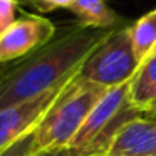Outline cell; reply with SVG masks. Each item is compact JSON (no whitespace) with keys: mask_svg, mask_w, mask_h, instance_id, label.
Masks as SVG:
<instances>
[{"mask_svg":"<svg viewBox=\"0 0 156 156\" xmlns=\"http://www.w3.org/2000/svg\"><path fill=\"white\" fill-rule=\"evenodd\" d=\"M156 101V52L151 54L131 79L129 102L139 112H148Z\"/></svg>","mask_w":156,"mask_h":156,"instance_id":"cell-7","label":"cell"},{"mask_svg":"<svg viewBox=\"0 0 156 156\" xmlns=\"http://www.w3.org/2000/svg\"><path fill=\"white\" fill-rule=\"evenodd\" d=\"M149 114H153V116H154V118H156V111H154V112H149Z\"/></svg>","mask_w":156,"mask_h":156,"instance_id":"cell-16","label":"cell"},{"mask_svg":"<svg viewBox=\"0 0 156 156\" xmlns=\"http://www.w3.org/2000/svg\"><path fill=\"white\" fill-rule=\"evenodd\" d=\"M67 82L55 86L35 98L0 108V153H4L37 128Z\"/></svg>","mask_w":156,"mask_h":156,"instance_id":"cell-4","label":"cell"},{"mask_svg":"<svg viewBox=\"0 0 156 156\" xmlns=\"http://www.w3.org/2000/svg\"><path fill=\"white\" fill-rule=\"evenodd\" d=\"M129 35L136 61L141 66L156 49V9L138 19L129 27Z\"/></svg>","mask_w":156,"mask_h":156,"instance_id":"cell-9","label":"cell"},{"mask_svg":"<svg viewBox=\"0 0 156 156\" xmlns=\"http://www.w3.org/2000/svg\"><path fill=\"white\" fill-rule=\"evenodd\" d=\"M154 52H156V49H154ZM154 52H153V54H154Z\"/></svg>","mask_w":156,"mask_h":156,"instance_id":"cell-17","label":"cell"},{"mask_svg":"<svg viewBox=\"0 0 156 156\" xmlns=\"http://www.w3.org/2000/svg\"><path fill=\"white\" fill-rule=\"evenodd\" d=\"M35 154L34 149V131L29 133L27 136H24L22 139H19L15 144H12L9 149H5L4 153H0V156H32Z\"/></svg>","mask_w":156,"mask_h":156,"instance_id":"cell-10","label":"cell"},{"mask_svg":"<svg viewBox=\"0 0 156 156\" xmlns=\"http://www.w3.org/2000/svg\"><path fill=\"white\" fill-rule=\"evenodd\" d=\"M19 2H20V0H19Z\"/></svg>","mask_w":156,"mask_h":156,"instance_id":"cell-18","label":"cell"},{"mask_svg":"<svg viewBox=\"0 0 156 156\" xmlns=\"http://www.w3.org/2000/svg\"><path fill=\"white\" fill-rule=\"evenodd\" d=\"M19 4V0H0V34L17 19Z\"/></svg>","mask_w":156,"mask_h":156,"instance_id":"cell-12","label":"cell"},{"mask_svg":"<svg viewBox=\"0 0 156 156\" xmlns=\"http://www.w3.org/2000/svg\"><path fill=\"white\" fill-rule=\"evenodd\" d=\"M32 156H86V153L82 149H76V148H61V149H51V151L35 153Z\"/></svg>","mask_w":156,"mask_h":156,"instance_id":"cell-13","label":"cell"},{"mask_svg":"<svg viewBox=\"0 0 156 156\" xmlns=\"http://www.w3.org/2000/svg\"><path fill=\"white\" fill-rule=\"evenodd\" d=\"M154 111H156V101L151 104V108H149V111H148V112H154Z\"/></svg>","mask_w":156,"mask_h":156,"instance_id":"cell-14","label":"cell"},{"mask_svg":"<svg viewBox=\"0 0 156 156\" xmlns=\"http://www.w3.org/2000/svg\"><path fill=\"white\" fill-rule=\"evenodd\" d=\"M139 64L133 49L129 27L114 29L79 67L77 76L102 87H116L131 81Z\"/></svg>","mask_w":156,"mask_h":156,"instance_id":"cell-3","label":"cell"},{"mask_svg":"<svg viewBox=\"0 0 156 156\" xmlns=\"http://www.w3.org/2000/svg\"><path fill=\"white\" fill-rule=\"evenodd\" d=\"M20 4H27L41 14H47L57 9H71L74 0H20Z\"/></svg>","mask_w":156,"mask_h":156,"instance_id":"cell-11","label":"cell"},{"mask_svg":"<svg viewBox=\"0 0 156 156\" xmlns=\"http://www.w3.org/2000/svg\"><path fill=\"white\" fill-rule=\"evenodd\" d=\"M69 10L76 15L77 24L96 29H116L119 17L108 7L106 0H74Z\"/></svg>","mask_w":156,"mask_h":156,"instance_id":"cell-8","label":"cell"},{"mask_svg":"<svg viewBox=\"0 0 156 156\" xmlns=\"http://www.w3.org/2000/svg\"><path fill=\"white\" fill-rule=\"evenodd\" d=\"M55 35V25L44 15L27 14L15 19L0 34V64H12L44 47Z\"/></svg>","mask_w":156,"mask_h":156,"instance_id":"cell-5","label":"cell"},{"mask_svg":"<svg viewBox=\"0 0 156 156\" xmlns=\"http://www.w3.org/2000/svg\"><path fill=\"white\" fill-rule=\"evenodd\" d=\"M104 156H156V118L126 121L111 139Z\"/></svg>","mask_w":156,"mask_h":156,"instance_id":"cell-6","label":"cell"},{"mask_svg":"<svg viewBox=\"0 0 156 156\" xmlns=\"http://www.w3.org/2000/svg\"><path fill=\"white\" fill-rule=\"evenodd\" d=\"M106 91L108 87L84 81L76 74L34 129L35 153L69 148L91 109Z\"/></svg>","mask_w":156,"mask_h":156,"instance_id":"cell-2","label":"cell"},{"mask_svg":"<svg viewBox=\"0 0 156 156\" xmlns=\"http://www.w3.org/2000/svg\"><path fill=\"white\" fill-rule=\"evenodd\" d=\"M112 30L77 24L30 55L9 64L0 74V108L35 98L67 82Z\"/></svg>","mask_w":156,"mask_h":156,"instance_id":"cell-1","label":"cell"},{"mask_svg":"<svg viewBox=\"0 0 156 156\" xmlns=\"http://www.w3.org/2000/svg\"><path fill=\"white\" fill-rule=\"evenodd\" d=\"M7 66H9V64H0V74H2L5 69H7Z\"/></svg>","mask_w":156,"mask_h":156,"instance_id":"cell-15","label":"cell"}]
</instances>
